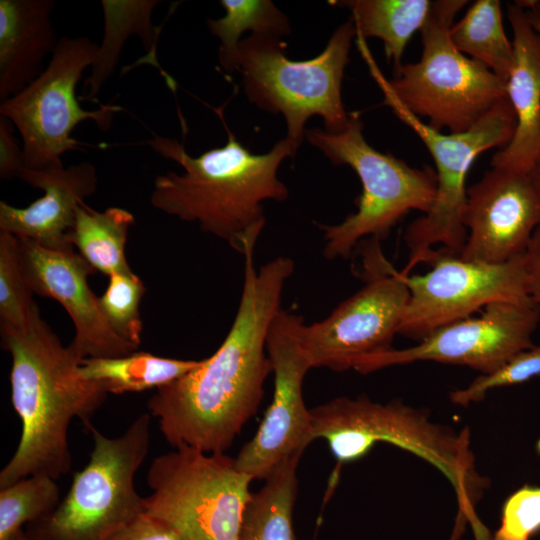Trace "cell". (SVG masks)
Instances as JSON below:
<instances>
[{
	"label": "cell",
	"instance_id": "8",
	"mask_svg": "<svg viewBox=\"0 0 540 540\" xmlns=\"http://www.w3.org/2000/svg\"><path fill=\"white\" fill-rule=\"evenodd\" d=\"M151 415L140 414L117 437L94 426L87 465L74 474L66 496L48 516L24 528L25 540H109L145 512L135 475L147 457Z\"/></svg>",
	"mask_w": 540,
	"mask_h": 540
},
{
	"label": "cell",
	"instance_id": "13",
	"mask_svg": "<svg viewBox=\"0 0 540 540\" xmlns=\"http://www.w3.org/2000/svg\"><path fill=\"white\" fill-rule=\"evenodd\" d=\"M424 274L401 272L409 290L398 334L417 342L449 323L473 316L486 306L534 302L525 253L488 264L436 252Z\"/></svg>",
	"mask_w": 540,
	"mask_h": 540
},
{
	"label": "cell",
	"instance_id": "28",
	"mask_svg": "<svg viewBox=\"0 0 540 540\" xmlns=\"http://www.w3.org/2000/svg\"><path fill=\"white\" fill-rule=\"evenodd\" d=\"M60 489L48 475H30L0 489V540H13L25 526L51 514Z\"/></svg>",
	"mask_w": 540,
	"mask_h": 540
},
{
	"label": "cell",
	"instance_id": "15",
	"mask_svg": "<svg viewBox=\"0 0 540 540\" xmlns=\"http://www.w3.org/2000/svg\"><path fill=\"white\" fill-rule=\"evenodd\" d=\"M540 306L530 303H493L478 317H468L438 328L414 346L360 360L354 370L368 374L386 367L418 361L467 366L489 374L517 353L534 346Z\"/></svg>",
	"mask_w": 540,
	"mask_h": 540
},
{
	"label": "cell",
	"instance_id": "34",
	"mask_svg": "<svg viewBox=\"0 0 540 540\" xmlns=\"http://www.w3.org/2000/svg\"><path fill=\"white\" fill-rule=\"evenodd\" d=\"M109 540H181V538L164 522L144 512Z\"/></svg>",
	"mask_w": 540,
	"mask_h": 540
},
{
	"label": "cell",
	"instance_id": "38",
	"mask_svg": "<svg viewBox=\"0 0 540 540\" xmlns=\"http://www.w3.org/2000/svg\"><path fill=\"white\" fill-rule=\"evenodd\" d=\"M13 540H25L24 530L21 531Z\"/></svg>",
	"mask_w": 540,
	"mask_h": 540
},
{
	"label": "cell",
	"instance_id": "2",
	"mask_svg": "<svg viewBox=\"0 0 540 540\" xmlns=\"http://www.w3.org/2000/svg\"><path fill=\"white\" fill-rule=\"evenodd\" d=\"M226 130L224 146L190 155L175 138L153 134L146 143L161 157L183 168L155 178L151 205L185 222H194L246 255L254 252L265 226L263 202L284 201L286 185L278 169L296 151L285 137L264 154L251 153L226 124L222 109H214Z\"/></svg>",
	"mask_w": 540,
	"mask_h": 540
},
{
	"label": "cell",
	"instance_id": "18",
	"mask_svg": "<svg viewBox=\"0 0 540 540\" xmlns=\"http://www.w3.org/2000/svg\"><path fill=\"white\" fill-rule=\"evenodd\" d=\"M18 178L44 194L25 208L0 201V231L29 239L48 249L73 248L67 237L77 208L97 191L98 177L93 163L80 162L46 169L24 167Z\"/></svg>",
	"mask_w": 540,
	"mask_h": 540
},
{
	"label": "cell",
	"instance_id": "25",
	"mask_svg": "<svg viewBox=\"0 0 540 540\" xmlns=\"http://www.w3.org/2000/svg\"><path fill=\"white\" fill-rule=\"evenodd\" d=\"M301 456L280 464L246 504L238 540H295L293 510L298 490L296 475Z\"/></svg>",
	"mask_w": 540,
	"mask_h": 540
},
{
	"label": "cell",
	"instance_id": "19",
	"mask_svg": "<svg viewBox=\"0 0 540 540\" xmlns=\"http://www.w3.org/2000/svg\"><path fill=\"white\" fill-rule=\"evenodd\" d=\"M513 31V63L507 97L516 116L513 138L491 159V167L532 172L540 158V36L516 2L507 5Z\"/></svg>",
	"mask_w": 540,
	"mask_h": 540
},
{
	"label": "cell",
	"instance_id": "35",
	"mask_svg": "<svg viewBox=\"0 0 540 540\" xmlns=\"http://www.w3.org/2000/svg\"><path fill=\"white\" fill-rule=\"evenodd\" d=\"M531 299L540 306V225L525 251Z\"/></svg>",
	"mask_w": 540,
	"mask_h": 540
},
{
	"label": "cell",
	"instance_id": "9",
	"mask_svg": "<svg viewBox=\"0 0 540 540\" xmlns=\"http://www.w3.org/2000/svg\"><path fill=\"white\" fill-rule=\"evenodd\" d=\"M384 105L425 144L436 167L437 193L430 210L411 222L404 233L409 255L404 275L421 263H429L436 252L459 256L467 238L462 222L466 202V176L482 152L508 145L516 129V116L508 97L499 101L472 128L444 134L423 122L393 96L383 93Z\"/></svg>",
	"mask_w": 540,
	"mask_h": 540
},
{
	"label": "cell",
	"instance_id": "24",
	"mask_svg": "<svg viewBox=\"0 0 540 540\" xmlns=\"http://www.w3.org/2000/svg\"><path fill=\"white\" fill-rule=\"evenodd\" d=\"M134 221V215L124 208L97 211L82 203L67 240L95 271L108 276L128 272L125 247Z\"/></svg>",
	"mask_w": 540,
	"mask_h": 540
},
{
	"label": "cell",
	"instance_id": "7",
	"mask_svg": "<svg viewBox=\"0 0 540 540\" xmlns=\"http://www.w3.org/2000/svg\"><path fill=\"white\" fill-rule=\"evenodd\" d=\"M305 138L333 165L351 167L362 185L354 213L339 224H318L324 233L323 255L327 259L348 258L363 240L387 238L411 210L425 214L432 207L437 193L436 172L429 166L411 167L369 145L359 113H350L341 133L313 128L305 131Z\"/></svg>",
	"mask_w": 540,
	"mask_h": 540
},
{
	"label": "cell",
	"instance_id": "27",
	"mask_svg": "<svg viewBox=\"0 0 540 540\" xmlns=\"http://www.w3.org/2000/svg\"><path fill=\"white\" fill-rule=\"evenodd\" d=\"M450 36L460 52L480 61L507 82L514 52L502 23L500 1H475L452 26Z\"/></svg>",
	"mask_w": 540,
	"mask_h": 540
},
{
	"label": "cell",
	"instance_id": "3",
	"mask_svg": "<svg viewBox=\"0 0 540 540\" xmlns=\"http://www.w3.org/2000/svg\"><path fill=\"white\" fill-rule=\"evenodd\" d=\"M0 333L11 356V403L22 426L17 449L0 472V489L30 475L57 480L71 470L72 420L91 426L108 394L80 376L82 360L63 345L38 306L26 327Z\"/></svg>",
	"mask_w": 540,
	"mask_h": 540
},
{
	"label": "cell",
	"instance_id": "16",
	"mask_svg": "<svg viewBox=\"0 0 540 540\" xmlns=\"http://www.w3.org/2000/svg\"><path fill=\"white\" fill-rule=\"evenodd\" d=\"M460 257L488 264L524 254L540 225V186L531 172L492 167L467 188Z\"/></svg>",
	"mask_w": 540,
	"mask_h": 540
},
{
	"label": "cell",
	"instance_id": "20",
	"mask_svg": "<svg viewBox=\"0 0 540 540\" xmlns=\"http://www.w3.org/2000/svg\"><path fill=\"white\" fill-rule=\"evenodd\" d=\"M53 0L0 1V100L27 87L45 69L59 38L51 18Z\"/></svg>",
	"mask_w": 540,
	"mask_h": 540
},
{
	"label": "cell",
	"instance_id": "4",
	"mask_svg": "<svg viewBox=\"0 0 540 540\" xmlns=\"http://www.w3.org/2000/svg\"><path fill=\"white\" fill-rule=\"evenodd\" d=\"M313 439H324L340 464L361 459L377 443H389L423 459L450 482L459 520L473 525L476 540H489L475 508L490 480L476 468L468 428L457 431L431 420L430 412L400 399L387 403L362 394L338 397L310 409Z\"/></svg>",
	"mask_w": 540,
	"mask_h": 540
},
{
	"label": "cell",
	"instance_id": "26",
	"mask_svg": "<svg viewBox=\"0 0 540 540\" xmlns=\"http://www.w3.org/2000/svg\"><path fill=\"white\" fill-rule=\"evenodd\" d=\"M225 15L207 19L210 33L220 40L218 62L227 73L239 69L241 36L252 35L282 39L291 33L289 20L270 0H221Z\"/></svg>",
	"mask_w": 540,
	"mask_h": 540
},
{
	"label": "cell",
	"instance_id": "33",
	"mask_svg": "<svg viewBox=\"0 0 540 540\" xmlns=\"http://www.w3.org/2000/svg\"><path fill=\"white\" fill-rule=\"evenodd\" d=\"M15 126L0 116V177L3 180L18 178L24 168L23 148L14 134Z\"/></svg>",
	"mask_w": 540,
	"mask_h": 540
},
{
	"label": "cell",
	"instance_id": "12",
	"mask_svg": "<svg viewBox=\"0 0 540 540\" xmlns=\"http://www.w3.org/2000/svg\"><path fill=\"white\" fill-rule=\"evenodd\" d=\"M365 284L325 319L302 324L300 344L312 368L353 369L362 359L386 352L398 334L409 290L399 270L384 257L380 240H363Z\"/></svg>",
	"mask_w": 540,
	"mask_h": 540
},
{
	"label": "cell",
	"instance_id": "10",
	"mask_svg": "<svg viewBox=\"0 0 540 540\" xmlns=\"http://www.w3.org/2000/svg\"><path fill=\"white\" fill-rule=\"evenodd\" d=\"M252 480L235 458L180 446L152 461L145 512L181 540H238Z\"/></svg>",
	"mask_w": 540,
	"mask_h": 540
},
{
	"label": "cell",
	"instance_id": "21",
	"mask_svg": "<svg viewBox=\"0 0 540 540\" xmlns=\"http://www.w3.org/2000/svg\"><path fill=\"white\" fill-rule=\"evenodd\" d=\"M158 0H102L104 15V35L96 59L91 66V74L85 81L86 100L94 99L104 84L113 75L125 42L131 36H138L148 51V63L157 66L156 43L159 28L151 21ZM161 73L163 71L160 69Z\"/></svg>",
	"mask_w": 540,
	"mask_h": 540
},
{
	"label": "cell",
	"instance_id": "37",
	"mask_svg": "<svg viewBox=\"0 0 540 540\" xmlns=\"http://www.w3.org/2000/svg\"><path fill=\"white\" fill-rule=\"evenodd\" d=\"M531 173H532L533 177L535 178V180L537 181V183L540 186V158L537 161V163L535 164V166H534Z\"/></svg>",
	"mask_w": 540,
	"mask_h": 540
},
{
	"label": "cell",
	"instance_id": "6",
	"mask_svg": "<svg viewBox=\"0 0 540 540\" xmlns=\"http://www.w3.org/2000/svg\"><path fill=\"white\" fill-rule=\"evenodd\" d=\"M355 36L350 18L334 31L318 56L301 61L287 57L282 39L249 34L241 40L238 71L244 93L259 109L284 117L286 138L296 152L305 137V124L313 116H320L325 131L332 134L347 127L350 113L341 87Z\"/></svg>",
	"mask_w": 540,
	"mask_h": 540
},
{
	"label": "cell",
	"instance_id": "14",
	"mask_svg": "<svg viewBox=\"0 0 540 540\" xmlns=\"http://www.w3.org/2000/svg\"><path fill=\"white\" fill-rule=\"evenodd\" d=\"M304 318L280 309L267 335L266 349L274 374L271 404L253 438L235 458L236 467L253 480H265L287 459L302 456L314 440L303 382L312 369L300 344Z\"/></svg>",
	"mask_w": 540,
	"mask_h": 540
},
{
	"label": "cell",
	"instance_id": "23",
	"mask_svg": "<svg viewBox=\"0 0 540 540\" xmlns=\"http://www.w3.org/2000/svg\"><path fill=\"white\" fill-rule=\"evenodd\" d=\"M200 360L166 358L135 351L111 358H86L79 374L97 383L107 394L159 389L198 366Z\"/></svg>",
	"mask_w": 540,
	"mask_h": 540
},
{
	"label": "cell",
	"instance_id": "1",
	"mask_svg": "<svg viewBox=\"0 0 540 540\" xmlns=\"http://www.w3.org/2000/svg\"><path fill=\"white\" fill-rule=\"evenodd\" d=\"M244 257L239 305L219 348L157 389L147 402L150 415L158 419L162 435L174 448L224 453L263 399L265 380L272 373L267 335L295 264L278 256L256 269L254 252Z\"/></svg>",
	"mask_w": 540,
	"mask_h": 540
},
{
	"label": "cell",
	"instance_id": "5",
	"mask_svg": "<svg viewBox=\"0 0 540 540\" xmlns=\"http://www.w3.org/2000/svg\"><path fill=\"white\" fill-rule=\"evenodd\" d=\"M466 0L432 1L422 26V54L416 63L402 64L391 80L379 71L358 39L361 52L382 93L398 100L436 130L461 133L472 128L507 97V82L480 61L468 58L450 36L456 14Z\"/></svg>",
	"mask_w": 540,
	"mask_h": 540
},
{
	"label": "cell",
	"instance_id": "36",
	"mask_svg": "<svg viewBox=\"0 0 540 540\" xmlns=\"http://www.w3.org/2000/svg\"><path fill=\"white\" fill-rule=\"evenodd\" d=\"M516 3L524 9L528 22L540 36V1H516Z\"/></svg>",
	"mask_w": 540,
	"mask_h": 540
},
{
	"label": "cell",
	"instance_id": "31",
	"mask_svg": "<svg viewBox=\"0 0 540 540\" xmlns=\"http://www.w3.org/2000/svg\"><path fill=\"white\" fill-rule=\"evenodd\" d=\"M540 376V345L523 350L492 373L480 374L466 387L450 392V401L462 407L482 401L493 389L518 385Z\"/></svg>",
	"mask_w": 540,
	"mask_h": 540
},
{
	"label": "cell",
	"instance_id": "17",
	"mask_svg": "<svg viewBox=\"0 0 540 540\" xmlns=\"http://www.w3.org/2000/svg\"><path fill=\"white\" fill-rule=\"evenodd\" d=\"M18 238L27 281L34 294L59 302L75 329L69 345L82 361L128 355L137 348L118 337L105 321L99 297L88 284L96 271L75 251L45 248L29 239Z\"/></svg>",
	"mask_w": 540,
	"mask_h": 540
},
{
	"label": "cell",
	"instance_id": "29",
	"mask_svg": "<svg viewBox=\"0 0 540 540\" xmlns=\"http://www.w3.org/2000/svg\"><path fill=\"white\" fill-rule=\"evenodd\" d=\"M24 271L18 238L0 231V328L26 327L37 308Z\"/></svg>",
	"mask_w": 540,
	"mask_h": 540
},
{
	"label": "cell",
	"instance_id": "11",
	"mask_svg": "<svg viewBox=\"0 0 540 540\" xmlns=\"http://www.w3.org/2000/svg\"><path fill=\"white\" fill-rule=\"evenodd\" d=\"M98 44L86 36L59 38L43 72L19 93L1 101L0 116L9 119L22 139L24 167L46 169L64 166L62 155L78 150L82 142L71 134L85 120L106 131L122 108L101 105L89 111L79 104L76 87L92 66Z\"/></svg>",
	"mask_w": 540,
	"mask_h": 540
},
{
	"label": "cell",
	"instance_id": "32",
	"mask_svg": "<svg viewBox=\"0 0 540 540\" xmlns=\"http://www.w3.org/2000/svg\"><path fill=\"white\" fill-rule=\"evenodd\" d=\"M540 531V486L525 484L504 501L501 523L491 540H531Z\"/></svg>",
	"mask_w": 540,
	"mask_h": 540
},
{
	"label": "cell",
	"instance_id": "30",
	"mask_svg": "<svg viewBox=\"0 0 540 540\" xmlns=\"http://www.w3.org/2000/svg\"><path fill=\"white\" fill-rule=\"evenodd\" d=\"M145 291L143 281L132 270L116 272L109 276L108 286L98 299L112 331L137 349L142 340L140 303Z\"/></svg>",
	"mask_w": 540,
	"mask_h": 540
},
{
	"label": "cell",
	"instance_id": "22",
	"mask_svg": "<svg viewBox=\"0 0 540 540\" xmlns=\"http://www.w3.org/2000/svg\"><path fill=\"white\" fill-rule=\"evenodd\" d=\"M332 5L347 8L362 40H382L393 72L401 65L404 50L415 32L424 25L432 1L429 0H343Z\"/></svg>",
	"mask_w": 540,
	"mask_h": 540
}]
</instances>
